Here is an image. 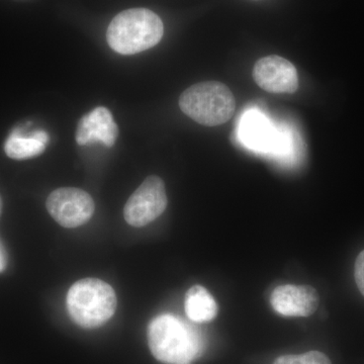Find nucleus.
<instances>
[{"label": "nucleus", "instance_id": "ddd939ff", "mask_svg": "<svg viewBox=\"0 0 364 364\" xmlns=\"http://www.w3.org/2000/svg\"><path fill=\"white\" fill-rule=\"evenodd\" d=\"M273 364H332L322 352L310 351L299 355L280 356Z\"/></svg>", "mask_w": 364, "mask_h": 364}, {"label": "nucleus", "instance_id": "7ed1b4c3", "mask_svg": "<svg viewBox=\"0 0 364 364\" xmlns=\"http://www.w3.org/2000/svg\"><path fill=\"white\" fill-rule=\"evenodd\" d=\"M67 309L80 327L93 329L105 324L117 309V296L109 284L98 279L75 282L67 294Z\"/></svg>", "mask_w": 364, "mask_h": 364}, {"label": "nucleus", "instance_id": "0eeeda50", "mask_svg": "<svg viewBox=\"0 0 364 364\" xmlns=\"http://www.w3.org/2000/svg\"><path fill=\"white\" fill-rule=\"evenodd\" d=\"M256 85L270 93H294L299 90V75L293 63L282 57H263L253 67Z\"/></svg>", "mask_w": 364, "mask_h": 364}, {"label": "nucleus", "instance_id": "f257e3e1", "mask_svg": "<svg viewBox=\"0 0 364 364\" xmlns=\"http://www.w3.org/2000/svg\"><path fill=\"white\" fill-rule=\"evenodd\" d=\"M147 337L153 356L165 364H193L205 350L200 333L171 314L153 318Z\"/></svg>", "mask_w": 364, "mask_h": 364}, {"label": "nucleus", "instance_id": "1a4fd4ad", "mask_svg": "<svg viewBox=\"0 0 364 364\" xmlns=\"http://www.w3.org/2000/svg\"><path fill=\"white\" fill-rule=\"evenodd\" d=\"M270 304L284 317H309L317 311L318 294L311 286L284 284L272 291Z\"/></svg>", "mask_w": 364, "mask_h": 364}, {"label": "nucleus", "instance_id": "9b49d317", "mask_svg": "<svg viewBox=\"0 0 364 364\" xmlns=\"http://www.w3.org/2000/svg\"><path fill=\"white\" fill-rule=\"evenodd\" d=\"M184 306L186 316L196 323L214 320L219 311L214 296L202 286H193L188 289L186 294Z\"/></svg>", "mask_w": 364, "mask_h": 364}, {"label": "nucleus", "instance_id": "4468645a", "mask_svg": "<svg viewBox=\"0 0 364 364\" xmlns=\"http://www.w3.org/2000/svg\"><path fill=\"white\" fill-rule=\"evenodd\" d=\"M354 277H355V282L359 291L364 296V250L359 254L358 259L355 261Z\"/></svg>", "mask_w": 364, "mask_h": 364}, {"label": "nucleus", "instance_id": "423d86ee", "mask_svg": "<svg viewBox=\"0 0 364 364\" xmlns=\"http://www.w3.org/2000/svg\"><path fill=\"white\" fill-rule=\"evenodd\" d=\"M48 212L60 226L76 228L90 221L95 213V202L90 193L76 188H61L48 198Z\"/></svg>", "mask_w": 364, "mask_h": 364}, {"label": "nucleus", "instance_id": "20e7f679", "mask_svg": "<svg viewBox=\"0 0 364 364\" xmlns=\"http://www.w3.org/2000/svg\"><path fill=\"white\" fill-rule=\"evenodd\" d=\"M183 114L207 127L220 126L233 117L236 100L232 91L219 81H205L184 90L179 98Z\"/></svg>", "mask_w": 364, "mask_h": 364}, {"label": "nucleus", "instance_id": "f03ea898", "mask_svg": "<svg viewBox=\"0 0 364 364\" xmlns=\"http://www.w3.org/2000/svg\"><path fill=\"white\" fill-rule=\"evenodd\" d=\"M161 18L147 9H127L109 23L107 40L114 51L122 55L138 54L161 41Z\"/></svg>", "mask_w": 364, "mask_h": 364}, {"label": "nucleus", "instance_id": "f8f14e48", "mask_svg": "<svg viewBox=\"0 0 364 364\" xmlns=\"http://www.w3.org/2000/svg\"><path fill=\"white\" fill-rule=\"evenodd\" d=\"M45 149L46 144L37 140L33 134L30 136H23L18 131H14L4 145L7 156L16 160L38 156L42 154Z\"/></svg>", "mask_w": 364, "mask_h": 364}, {"label": "nucleus", "instance_id": "6e6552de", "mask_svg": "<svg viewBox=\"0 0 364 364\" xmlns=\"http://www.w3.org/2000/svg\"><path fill=\"white\" fill-rule=\"evenodd\" d=\"M284 136L258 112H249L242 119L241 140L250 149L284 156L289 152V140Z\"/></svg>", "mask_w": 364, "mask_h": 364}, {"label": "nucleus", "instance_id": "39448f33", "mask_svg": "<svg viewBox=\"0 0 364 364\" xmlns=\"http://www.w3.org/2000/svg\"><path fill=\"white\" fill-rule=\"evenodd\" d=\"M167 203L162 179L154 176L147 177L124 205V220L133 227L147 226L164 213Z\"/></svg>", "mask_w": 364, "mask_h": 364}, {"label": "nucleus", "instance_id": "9d476101", "mask_svg": "<svg viewBox=\"0 0 364 364\" xmlns=\"http://www.w3.org/2000/svg\"><path fill=\"white\" fill-rule=\"evenodd\" d=\"M119 136V128L114 123L111 112L104 107H98L79 121L76 131V141L79 145L102 142L107 147H112Z\"/></svg>", "mask_w": 364, "mask_h": 364}, {"label": "nucleus", "instance_id": "2eb2a0df", "mask_svg": "<svg viewBox=\"0 0 364 364\" xmlns=\"http://www.w3.org/2000/svg\"><path fill=\"white\" fill-rule=\"evenodd\" d=\"M6 267V252H4V249L2 247L1 244H0V272H4Z\"/></svg>", "mask_w": 364, "mask_h": 364}]
</instances>
